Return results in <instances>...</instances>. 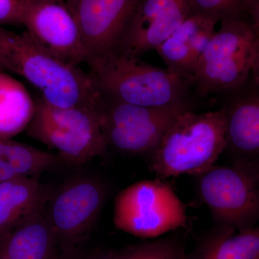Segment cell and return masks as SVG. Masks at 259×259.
<instances>
[{
	"instance_id": "cell-23",
	"label": "cell",
	"mask_w": 259,
	"mask_h": 259,
	"mask_svg": "<svg viewBox=\"0 0 259 259\" xmlns=\"http://www.w3.org/2000/svg\"><path fill=\"white\" fill-rule=\"evenodd\" d=\"M22 0H0V27L21 25Z\"/></svg>"
},
{
	"instance_id": "cell-15",
	"label": "cell",
	"mask_w": 259,
	"mask_h": 259,
	"mask_svg": "<svg viewBox=\"0 0 259 259\" xmlns=\"http://www.w3.org/2000/svg\"><path fill=\"white\" fill-rule=\"evenodd\" d=\"M51 191L35 177L0 182V239L35 213L45 209Z\"/></svg>"
},
{
	"instance_id": "cell-7",
	"label": "cell",
	"mask_w": 259,
	"mask_h": 259,
	"mask_svg": "<svg viewBox=\"0 0 259 259\" xmlns=\"http://www.w3.org/2000/svg\"><path fill=\"white\" fill-rule=\"evenodd\" d=\"M113 223L117 229L138 238L155 239L187 228V205L163 180H142L116 196Z\"/></svg>"
},
{
	"instance_id": "cell-9",
	"label": "cell",
	"mask_w": 259,
	"mask_h": 259,
	"mask_svg": "<svg viewBox=\"0 0 259 259\" xmlns=\"http://www.w3.org/2000/svg\"><path fill=\"white\" fill-rule=\"evenodd\" d=\"M106 196L105 185L93 177L69 181L51 194L46 215L58 248L82 245L101 212Z\"/></svg>"
},
{
	"instance_id": "cell-10",
	"label": "cell",
	"mask_w": 259,
	"mask_h": 259,
	"mask_svg": "<svg viewBox=\"0 0 259 259\" xmlns=\"http://www.w3.org/2000/svg\"><path fill=\"white\" fill-rule=\"evenodd\" d=\"M21 25L51 55L76 66L86 64L79 26L66 0H22Z\"/></svg>"
},
{
	"instance_id": "cell-16",
	"label": "cell",
	"mask_w": 259,
	"mask_h": 259,
	"mask_svg": "<svg viewBox=\"0 0 259 259\" xmlns=\"http://www.w3.org/2000/svg\"><path fill=\"white\" fill-rule=\"evenodd\" d=\"M57 250V240L46 215V208L0 239V259H52Z\"/></svg>"
},
{
	"instance_id": "cell-12",
	"label": "cell",
	"mask_w": 259,
	"mask_h": 259,
	"mask_svg": "<svg viewBox=\"0 0 259 259\" xmlns=\"http://www.w3.org/2000/svg\"><path fill=\"white\" fill-rule=\"evenodd\" d=\"M216 102L226 119L223 152L228 153L232 162H259V76L248 80Z\"/></svg>"
},
{
	"instance_id": "cell-24",
	"label": "cell",
	"mask_w": 259,
	"mask_h": 259,
	"mask_svg": "<svg viewBox=\"0 0 259 259\" xmlns=\"http://www.w3.org/2000/svg\"><path fill=\"white\" fill-rule=\"evenodd\" d=\"M0 71H5L4 68H3V66H2L1 64H0Z\"/></svg>"
},
{
	"instance_id": "cell-3",
	"label": "cell",
	"mask_w": 259,
	"mask_h": 259,
	"mask_svg": "<svg viewBox=\"0 0 259 259\" xmlns=\"http://www.w3.org/2000/svg\"><path fill=\"white\" fill-rule=\"evenodd\" d=\"M226 119L221 108L180 114L149 156L151 171L161 179L199 175L215 164L223 153Z\"/></svg>"
},
{
	"instance_id": "cell-1",
	"label": "cell",
	"mask_w": 259,
	"mask_h": 259,
	"mask_svg": "<svg viewBox=\"0 0 259 259\" xmlns=\"http://www.w3.org/2000/svg\"><path fill=\"white\" fill-rule=\"evenodd\" d=\"M0 64L5 71L25 78L53 106L97 111L102 101L89 72L51 55L26 31L17 33L0 27Z\"/></svg>"
},
{
	"instance_id": "cell-13",
	"label": "cell",
	"mask_w": 259,
	"mask_h": 259,
	"mask_svg": "<svg viewBox=\"0 0 259 259\" xmlns=\"http://www.w3.org/2000/svg\"><path fill=\"white\" fill-rule=\"evenodd\" d=\"M192 15L190 0H140L120 54L141 59Z\"/></svg>"
},
{
	"instance_id": "cell-4",
	"label": "cell",
	"mask_w": 259,
	"mask_h": 259,
	"mask_svg": "<svg viewBox=\"0 0 259 259\" xmlns=\"http://www.w3.org/2000/svg\"><path fill=\"white\" fill-rule=\"evenodd\" d=\"M199 59L193 74L201 103H212L259 76V24L223 20Z\"/></svg>"
},
{
	"instance_id": "cell-21",
	"label": "cell",
	"mask_w": 259,
	"mask_h": 259,
	"mask_svg": "<svg viewBox=\"0 0 259 259\" xmlns=\"http://www.w3.org/2000/svg\"><path fill=\"white\" fill-rule=\"evenodd\" d=\"M115 259H185V248L177 237L167 236L115 252Z\"/></svg>"
},
{
	"instance_id": "cell-11",
	"label": "cell",
	"mask_w": 259,
	"mask_h": 259,
	"mask_svg": "<svg viewBox=\"0 0 259 259\" xmlns=\"http://www.w3.org/2000/svg\"><path fill=\"white\" fill-rule=\"evenodd\" d=\"M80 33L87 64L120 52L140 0H66Z\"/></svg>"
},
{
	"instance_id": "cell-17",
	"label": "cell",
	"mask_w": 259,
	"mask_h": 259,
	"mask_svg": "<svg viewBox=\"0 0 259 259\" xmlns=\"http://www.w3.org/2000/svg\"><path fill=\"white\" fill-rule=\"evenodd\" d=\"M185 259H259V228L236 231L214 224Z\"/></svg>"
},
{
	"instance_id": "cell-5",
	"label": "cell",
	"mask_w": 259,
	"mask_h": 259,
	"mask_svg": "<svg viewBox=\"0 0 259 259\" xmlns=\"http://www.w3.org/2000/svg\"><path fill=\"white\" fill-rule=\"evenodd\" d=\"M35 108L27 134L59 153L63 161L79 165L104 156L107 145L96 110L58 107L35 98Z\"/></svg>"
},
{
	"instance_id": "cell-2",
	"label": "cell",
	"mask_w": 259,
	"mask_h": 259,
	"mask_svg": "<svg viewBox=\"0 0 259 259\" xmlns=\"http://www.w3.org/2000/svg\"><path fill=\"white\" fill-rule=\"evenodd\" d=\"M88 65L95 87L106 98L151 107L201 103L193 76L176 74L139 58L119 53Z\"/></svg>"
},
{
	"instance_id": "cell-18",
	"label": "cell",
	"mask_w": 259,
	"mask_h": 259,
	"mask_svg": "<svg viewBox=\"0 0 259 259\" xmlns=\"http://www.w3.org/2000/svg\"><path fill=\"white\" fill-rule=\"evenodd\" d=\"M35 108V99L23 83L0 71V139H12L26 130Z\"/></svg>"
},
{
	"instance_id": "cell-20",
	"label": "cell",
	"mask_w": 259,
	"mask_h": 259,
	"mask_svg": "<svg viewBox=\"0 0 259 259\" xmlns=\"http://www.w3.org/2000/svg\"><path fill=\"white\" fill-rule=\"evenodd\" d=\"M193 14L221 23L239 20L259 24V0H190Z\"/></svg>"
},
{
	"instance_id": "cell-22",
	"label": "cell",
	"mask_w": 259,
	"mask_h": 259,
	"mask_svg": "<svg viewBox=\"0 0 259 259\" xmlns=\"http://www.w3.org/2000/svg\"><path fill=\"white\" fill-rule=\"evenodd\" d=\"M113 250L83 249L82 245L58 248L52 259H115Z\"/></svg>"
},
{
	"instance_id": "cell-19",
	"label": "cell",
	"mask_w": 259,
	"mask_h": 259,
	"mask_svg": "<svg viewBox=\"0 0 259 259\" xmlns=\"http://www.w3.org/2000/svg\"><path fill=\"white\" fill-rule=\"evenodd\" d=\"M60 156L12 139H0V182L35 177L60 166Z\"/></svg>"
},
{
	"instance_id": "cell-6",
	"label": "cell",
	"mask_w": 259,
	"mask_h": 259,
	"mask_svg": "<svg viewBox=\"0 0 259 259\" xmlns=\"http://www.w3.org/2000/svg\"><path fill=\"white\" fill-rule=\"evenodd\" d=\"M199 197L214 224L244 231L259 221V162L214 164L199 175Z\"/></svg>"
},
{
	"instance_id": "cell-8",
	"label": "cell",
	"mask_w": 259,
	"mask_h": 259,
	"mask_svg": "<svg viewBox=\"0 0 259 259\" xmlns=\"http://www.w3.org/2000/svg\"><path fill=\"white\" fill-rule=\"evenodd\" d=\"M194 105L139 106L102 96L97 112L107 147L128 154L148 153L180 114Z\"/></svg>"
},
{
	"instance_id": "cell-14",
	"label": "cell",
	"mask_w": 259,
	"mask_h": 259,
	"mask_svg": "<svg viewBox=\"0 0 259 259\" xmlns=\"http://www.w3.org/2000/svg\"><path fill=\"white\" fill-rule=\"evenodd\" d=\"M217 22L193 14L155 50L166 69L176 74L193 76L202 53L215 32Z\"/></svg>"
}]
</instances>
